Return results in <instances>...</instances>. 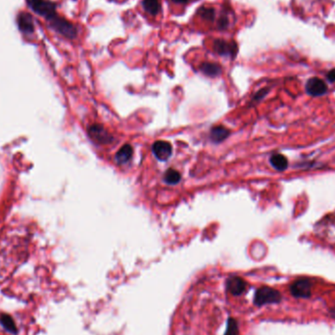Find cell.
Returning a JSON list of instances; mask_svg holds the SVG:
<instances>
[{"label":"cell","instance_id":"6da1fadb","mask_svg":"<svg viewBox=\"0 0 335 335\" xmlns=\"http://www.w3.org/2000/svg\"><path fill=\"white\" fill-rule=\"evenodd\" d=\"M32 9L46 19L56 32L64 37L73 39L76 37L77 31L74 25L65 19L61 18L56 13L55 5L46 0H27Z\"/></svg>","mask_w":335,"mask_h":335},{"label":"cell","instance_id":"7a4b0ae2","mask_svg":"<svg viewBox=\"0 0 335 335\" xmlns=\"http://www.w3.org/2000/svg\"><path fill=\"white\" fill-rule=\"evenodd\" d=\"M21 320L13 315L0 312V335H22Z\"/></svg>","mask_w":335,"mask_h":335},{"label":"cell","instance_id":"3957f363","mask_svg":"<svg viewBox=\"0 0 335 335\" xmlns=\"http://www.w3.org/2000/svg\"><path fill=\"white\" fill-rule=\"evenodd\" d=\"M280 301L281 295L279 291L268 286L259 288L254 296V304L259 307L267 304H278Z\"/></svg>","mask_w":335,"mask_h":335},{"label":"cell","instance_id":"277c9868","mask_svg":"<svg viewBox=\"0 0 335 335\" xmlns=\"http://www.w3.org/2000/svg\"><path fill=\"white\" fill-rule=\"evenodd\" d=\"M213 49L219 55L225 56L229 58H235L238 51L237 44L234 41H227L222 38H217L214 40Z\"/></svg>","mask_w":335,"mask_h":335},{"label":"cell","instance_id":"5b68a950","mask_svg":"<svg viewBox=\"0 0 335 335\" xmlns=\"http://www.w3.org/2000/svg\"><path fill=\"white\" fill-rule=\"evenodd\" d=\"M312 285L310 279H297L290 285V292L295 298H309L312 295Z\"/></svg>","mask_w":335,"mask_h":335},{"label":"cell","instance_id":"8992f818","mask_svg":"<svg viewBox=\"0 0 335 335\" xmlns=\"http://www.w3.org/2000/svg\"><path fill=\"white\" fill-rule=\"evenodd\" d=\"M89 134L93 140L99 144H109L113 141V136L102 125L95 124L89 128Z\"/></svg>","mask_w":335,"mask_h":335},{"label":"cell","instance_id":"52a82bcc","mask_svg":"<svg viewBox=\"0 0 335 335\" xmlns=\"http://www.w3.org/2000/svg\"><path fill=\"white\" fill-rule=\"evenodd\" d=\"M306 92L314 97L322 96L327 93V86L326 83L318 78V77H312L306 83Z\"/></svg>","mask_w":335,"mask_h":335},{"label":"cell","instance_id":"ba28073f","mask_svg":"<svg viewBox=\"0 0 335 335\" xmlns=\"http://www.w3.org/2000/svg\"><path fill=\"white\" fill-rule=\"evenodd\" d=\"M152 151L158 160L166 161L173 153V147L170 142L164 140H158L155 141L154 144L152 145Z\"/></svg>","mask_w":335,"mask_h":335},{"label":"cell","instance_id":"9c48e42d","mask_svg":"<svg viewBox=\"0 0 335 335\" xmlns=\"http://www.w3.org/2000/svg\"><path fill=\"white\" fill-rule=\"evenodd\" d=\"M226 289L234 296H239L246 289V282L239 277H231L226 281Z\"/></svg>","mask_w":335,"mask_h":335},{"label":"cell","instance_id":"30bf717a","mask_svg":"<svg viewBox=\"0 0 335 335\" xmlns=\"http://www.w3.org/2000/svg\"><path fill=\"white\" fill-rule=\"evenodd\" d=\"M199 70L203 74L208 76H211V77H215V76H218L222 74V67L219 64L212 63V62L202 63L199 66Z\"/></svg>","mask_w":335,"mask_h":335},{"label":"cell","instance_id":"8fae6325","mask_svg":"<svg viewBox=\"0 0 335 335\" xmlns=\"http://www.w3.org/2000/svg\"><path fill=\"white\" fill-rule=\"evenodd\" d=\"M132 155H133L132 146L130 144H125L117 152L115 159L118 164L124 165V164L129 163V161H130V159L132 158Z\"/></svg>","mask_w":335,"mask_h":335},{"label":"cell","instance_id":"7c38bea8","mask_svg":"<svg viewBox=\"0 0 335 335\" xmlns=\"http://www.w3.org/2000/svg\"><path fill=\"white\" fill-rule=\"evenodd\" d=\"M230 131L224 128L223 126H216L212 128L211 132H210V137L214 142H222L224 139H226L229 135Z\"/></svg>","mask_w":335,"mask_h":335},{"label":"cell","instance_id":"4fadbf2b","mask_svg":"<svg viewBox=\"0 0 335 335\" xmlns=\"http://www.w3.org/2000/svg\"><path fill=\"white\" fill-rule=\"evenodd\" d=\"M270 163L273 167L275 168L276 170L278 171H284L286 170L287 167H288V161H287V158L282 155V154H279V153H277V154H274L271 156L270 158Z\"/></svg>","mask_w":335,"mask_h":335},{"label":"cell","instance_id":"5bb4252c","mask_svg":"<svg viewBox=\"0 0 335 335\" xmlns=\"http://www.w3.org/2000/svg\"><path fill=\"white\" fill-rule=\"evenodd\" d=\"M18 24L20 29L22 30V32L24 33H32L34 32V24H33V20L32 17L29 16V14H21L19 16Z\"/></svg>","mask_w":335,"mask_h":335},{"label":"cell","instance_id":"9a60e30c","mask_svg":"<svg viewBox=\"0 0 335 335\" xmlns=\"http://www.w3.org/2000/svg\"><path fill=\"white\" fill-rule=\"evenodd\" d=\"M143 9L149 15L156 16L160 12V2L159 0H143L142 1Z\"/></svg>","mask_w":335,"mask_h":335},{"label":"cell","instance_id":"2e32d148","mask_svg":"<svg viewBox=\"0 0 335 335\" xmlns=\"http://www.w3.org/2000/svg\"><path fill=\"white\" fill-rule=\"evenodd\" d=\"M198 16L206 22H214L216 19V11L213 7L202 6L198 10Z\"/></svg>","mask_w":335,"mask_h":335},{"label":"cell","instance_id":"e0dca14e","mask_svg":"<svg viewBox=\"0 0 335 335\" xmlns=\"http://www.w3.org/2000/svg\"><path fill=\"white\" fill-rule=\"evenodd\" d=\"M181 180H182V175L177 170L170 169L165 173L164 181L167 183L168 185H177L181 182Z\"/></svg>","mask_w":335,"mask_h":335},{"label":"cell","instance_id":"ac0fdd59","mask_svg":"<svg viewBox=\"0 0 335 335\" xmlns=\"http://www.w3.org/2000/svg\"><path fill=\"white\" fill-rule=\"evenodd\" d=\"M224 335H238V325L234 318L229 317L227 319L226 330H225Z\"/></svg>","mask_w":335,"mask_h":335},{"label":"cell","instance_id":"d6986e66","mask_svg":"<svg viewBox=\"0 0 335 335\" xmlns=\"http://www.w3.org/2000/svg\"><path fill=\"white\" fill-rule=\"evenodd\" d=\"M228 26H229V19H228V16L225 13H223V14H222L219 17L218 21H217V27H218L219 30L223 31V30L227 29Z\"/></svg>","mask_w":335,"mask_h":335},{"label":"cell","instance_id":"ffe728a7","mask_svg":"<svg viewBox=\"0 0 335 335\" xmlns=\"http://www.w3.org/2000/svg\"><path fill=\"white\" fill-rule=\"evenodd\" d=\"M327 78H328V80H329L330 82H333V81H335V69L331 70V71L327 74Z\"/></svg>","mask_w":335,"mask_h":335},{"label":"cell","instance_id":"44dd1931","mask_svg":"<svg viewBox=\"0 0 335 335\" xmlns=\"http://www.w3.org/2000/svg\"><path fill=\"white\" fill-rule=\"evenodd\" d=\"M174 3H176V4H186L189 0H172Z\"/></svg>","mask_w":335,"mask_h":335},{"label":"cell","instance_id":"7402d4cb","mask_svg":"<svg viewBox=\"0 0 335 335\" xmlns=\"http://www.w3.org/2000/svg\"><path fill=\"white\" fill-rule=\"evenodd\" d=\"M331 315H332L333 316H335V307L333 308V309H332V310H331Z\"/></svg>","mask_w":335,"mask_h":335}]
</instances>
